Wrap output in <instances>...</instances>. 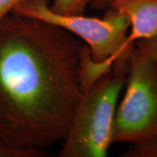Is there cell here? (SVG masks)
Here are the masks:
<instances>
[{"label": "cell", "instance_id": "obj_4", "mask_svg": "<svg viewBox=\"0 0 157 157\" xmlns=\"http://www.w3.org/2000/svg\"><path fill=\"white\" fill-rule=\"evenodd\" d=\"M125 86L115 111L112 142L134 144L157 136V65L135 45Z\"/></svg>", "mask_w": 157, "mask_h": 157}, {"label": "cell", "instance_id": "obj_8", "mask_svg": "<svg viewBox=\"0 0 157 157\" xmlns=\"http://www.w3.org/2000/svg\"><path fill=\"white\" fill-rule=\"evenodd\" d=\"M124 157H157V136L140 140L133 144Z\"/></svg>", "mask_w": 157, "mask_h": 157}, {"label": "cell", "instance_id": "obj_6", "mask_svg": "<svg viewBox=\"0 0 157 157\" xmlns=\"http://www.w3.org/2000/svg\"><path fill=\"white\" fill-rule=\"evenodd\" d=\"M92 0H52V11L63 15H83Z\"/></svg>", "mask_w": 157, "mask_h": 157}, {"label": "cell", "instance_id": "obj_9", "mask_svg": "<svg viewBox=\"0 0 157 157\" xmlns=\"http://www.w3.org/2000/svg\"><path fill=\"white\" fill-rule=\"evenodd\" d=\"M135 45L150 57L157 65V36L153 39L138 40Z\"/></svg>", "mask_w": 157, "mask_h": 157}, {"label": "cell", "instance_id": "obj_5", "mask_svg": "<svg viewBox=\"0 0 157 157\" xmlns=\"http://www.w3.org/2000/svg\"><path fill=\"white\" fill-rule=\"evenodd\" d=\"M108 7L123 14L130 23L126 45L157 36V0H113Z\"/></svg>", "mask_w": 157, "mask_h": 157}, {"label": "cell", "instance_id": "obj_1", "mask_svg": "<svg viewBox=\"0 0 157 157\" xmlns=\"http://www.w3.org/2000/svg\"><path fill=\"white\" fill-rule=\"evenodd\" d=\"M78 38L10 12L0 18V135L17 148L63 141L83 95Z\"/></svg>", "mask_w": 157, "mask_h": 157}, {"label": "cell", "instance_id": "obj_11", "mask_svg": "<svg viewBox=\"0 0 157 157\" xmlns=\"http://www.w3.org/2000/svg\"><path fill=\"white\" fill-rule=\"evenodd\" d=\"M113 0H92L90 6L94 11H105L110 6Z\"/></svg>", "mask_w": 157, "mask_h": 157}, {"label": "cell", "instance_id": "obj_7", "mask_svg": "<svg viewBox=\"0 0 157 157\" xmlns=\"http://www.w3.org/2000/svg\"><path fill=\"white\" fill-rule=\"evenodd\" d=\"M46 151L37 148H17L0 135V157H43Z\"/></svg>", "mask_w": 157, "mask_h": 157}, {"label": "cell", "instance_id": "obj_10", "mask_svg": "<svg viewBox=\"0 0 157 157\" xmlns=\"http://www.w3.org/2000/svg\"><path fill=\"white\" fill-rule=\"evenodd\" d=\"M23 1L25 0H0V18L10 13L18 4H20Z\"/></svg>", "mask_w": 157, "mask_h": 157}, {"label": "cell", "instance_id": "obj_2", "mask_svg": "<svg viewBox=\"0 0 157 157\" xmlns=\"http://www.w3.org/2000/svg\"><path fill=\"white\" fill-rule=\"evenodd\" d=\"M131 52L119 57L111 70L83 93L59 156H107L113 144V124L119 97L126 85Z\"/></svg>", "mask_w": 157, "mask_h": 157}, {"label": "cell", "instance_id": "obj_3", "mask_svg": "<svg viewBox=\"0 0 157 157\" xmlns=\"http://www.w3.org/2000/svg\"><path fill=\"white\" fill-rule=\"evenodd\" d=\"M49 0H25L11 12L55 25L73 34L89 47L93 60L113 65L119 57L130 53L135 45L127 46L130 23L128 17L111 7L102 18L83 15H63L51 10Z\"/></svg>", "mask_w": 157, "mask_h": 157}]
</instances>
